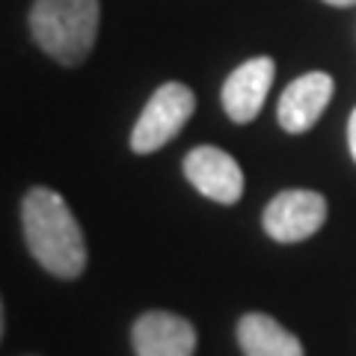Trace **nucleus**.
<instances>
[{"label":"nucleus","instance_id":"4","mask_svg":"<svg viewBox=\"0 0 356 356\" xmlns=\"http://www.w3.org/2000/svg\"><path fill=\"white\" fill-rule=\"evenodd\" d=\"M264 232L280 243H300L327 222V199L315 191H282L264 208Z\"/></svg>","mask_w":356,"mask_h":356},{"label":"nucleus","instance_id":"8","mask_svg":"<svg viewBox=\"0 0 356 356\" xmlns=\"http://www.w3.org/2000/svg\"><path fill=\"white\" fill-rule=\"evenodd\" d=\"M330 98H332V77L324 72H309L297 77L294 83H288V89L280 98V107H276V119H280V125L288 134H303L321 119Z\"/></svg>","mask_w":356,"mask_h":356},{"label":"nucleus","instance_id":"1","mask_svg":"<svg viewBox=\"0 0 356 356\" xmlns=\"http://www.w3.org/2000/svg\"><path fill=\"white\" fill-rule=\"evenodd\" d=\"M21 226L30 255L44 270L74 280L86 267V241L69 202L51 187H33L21 202Z\"/></svg>","mask_w":356,"mask_h":356},{"label":"nucleus","instance_id":"10","mask_svg":"<svg viewBox=\"0 0 356 356\" xmlns=\"http://www.w3.org/2000/svg\"><path fill=\"white\" fill-rule=\"evenodd\" d=\"M348 143H350V154L356 161V110L350 113V125H348Z\"/></svg>","mask_w":356,"mask_h":356},{"label":"nucleus","instance_id":"2","mask_svg":"<svg viewBox=\"0 0 356 356\" xmlns=\"http://www.w3.org/2000/svg\"><path fill=\"white\" fill-rule=\"evenodd\" d=\"M98 0H36L30 9V30L39 48L63 65H81L95 48Z\"/></svg>","mask_w":356,"mask_h":356},{"label":"nucleus","instance_id":"6","mask_svg":"<svg viewBox=\"0 0 356 356\" xmlns=\"http://www.w3.org/2000/svg\"><path fill=\"white\" fill-rule=\"evenodd\" d=\"M131 339L137 356H193L196 350V330L191 321L161 309L140 315Z\"/></svg>","mask_w":356,"mask_h":356},{"label":"nucleus","instance_id":"12","mask_svg":"<svg viewBox=\"0 0 356 356\" xmlns=\"http://www.w3.org/2000/svg\"><path fill=\"white\" fill-rule=\"evenodd\" d=\"M0 336H3V303H0Z\"/></svg>","mask_w":356,"mask_h":356},{"label":"nucleus","instance_id":"9","mask_svg":"<svg viewBox=\"0 0 356 356\" xmlns=\"http://www.w3.org/2000/svg\"><path fill=\"white\" fill-rule=\"evenodd\" d=\"M238 341L243 356H306L294 332L264 312H250L238 321Z\"/></svg>","mask_w":356,"mask_h":356},{"label":"nucleus","instance_id":"7","mask_svg":"<svg viewBox=\"0 0 356 356\" xmlns=\"http://www.w3.org/2000/svg\"><path fill=\"white\" fill-rule=\"evenodd\" d=\"M276 65L270 57H252L241 63L235 72L229 74V81L222 83V107H226L229 119L235 122H252L261 113L264 98L270 92Z\"/></svg>","mask_w":356,"mask_h":356},{"label":"nucleus","instance_id":"3","mask_svg":"<svg viewBox=\"0 0 356 356\" xmlns=\"http://www.w3.org/2000/svg\"><path fill=\"white\" fill-rule=\"evenodd\" d=\"M193 110H196V95L191 86L172 81L154 89V95L143 107L137 125L131 131V149L137 154H152L163 149L187 125Z\"/></svg>","mask_w":356,"mask_h":356},{"label":"nucleus","instance_id":"11","mask_svg":"<svg viewBox=\"0 0 356 356\" xmlns=\"http://www.w3.org/2000/svg\"><path fill=\"white\" fill-rule=\"evenodd\" d=\"M324 3H330V6H353L356 0H324Z\"/></svg>","mask_w":356,"mask_h":356},{"label":"nucleus","instance_id":"5","mask_svg":"<svg viewBox=\"0 0 356 356\" xmlns=\"http://www.w3.org/2000/svg\"><path fill=\"white\" fill-rule=\"evenodd\" d=\"M184 175L199 193L220 205H235L243 196V172L238 161L217 146H196L187 152Z\"/></svg>","mask_w":356,"mask_h":356}]
</instances>
